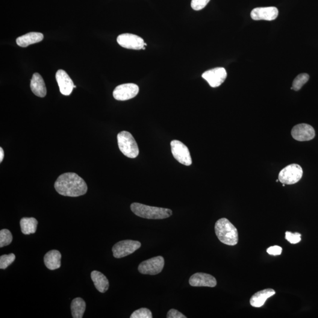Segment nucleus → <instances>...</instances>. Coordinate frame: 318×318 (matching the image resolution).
Listing matches in <instances>:
<instances>
[{
	"label": "nucleus",
	"instance_id": "f257e3e1",
	"mask_svg": "<svg viewBox=\"0 0 318 318\" xmlns=\"http://www.w3.org/2000/svg\"><path fill=\"white\" fill-rule=\"evenodd\" d=\"M54 187L61 195L69 197L84 195L88 189L86 183L75 173L62 174L55 181Z\"/></svg>",
	"mask_w": 318,
	"mask_h": 318
},
{
	"label": "nucleus",
	"instance_id": "f03ea898",
	"mask_svg": "<svg viewBox=\"0 0 318 318\" xmlns=\"http://www.w3.org/2000/svg\"><path fill=\"white\" fill-rule=\"evenodd\" d=\"M214 229L221 242L229 246H235L238 243V230L226 218L218 220L215 223Z\"/></svg>",
	"mask_w": 318,
	"mask_h": 318
},
{
	"label": "nucleus",
	"instance_id": "7ed1b4c3",
	"mask_svg": "<svg viewBox=\"0 0 318 318\" xmlns=\"http://www.w3.org/2000/svg\"><path fill=\"white\" fill-rule=\"evenodd\" d=\"M131 210L137 216L148 219H163L172 216V211L169 209L153 207L133 203L131 206Z\"/></svg>",
	"mask_w": 318,
	"mask_h": 318
},
{
	"label": "nucleus",
	"instance_id": "20e7f679",
	"mask_svg": "<svg viewBox=\"0 0 318 318\" xmlns=\"http://www.w3.org/2000/svg\"><path fill=\"white\" fill-rule=\"evenodd\" d=\"M117 142L120 151L127 157L134 159L137 157L139 149L131 133L126 131L119 132L117 135Z\"/></svg>",
	"mask_w": 318,
	"mask_h": 318
},
{
	"label": "nucleus",
	"instance_id": "39448f33",
	"mask_svg": "<svg viewBox=\"0 0 318 318\" xmlns=\"http://www.w3.org/2000/svg\"><path fill=\"white\" fill-rule=\"evenodd\" d=\"M303 170L297 164L288 165L280 172L278 179L282 184L293 185L298 182L302 178Z\"/></svg>",
	"mask_w": 318,
	"mask_h": 318
},
{
	"label": "nucleus",
	"instance_id": "423d86ee",
	"mask_svg": "<svg viewBox=\"0 0 318 318\" xmlns=\"http://www.w3.org/2000/svg\"><path fill=\"white\" fill-rule=\"evenodd\" d=\"M164 266V258L159 256L141 262L138 267V270L144 275H155L161 272Z\"/></svg>",
	"mask_w": 318,
	"mask_h": 318
},
{
	"label": "nucleus",
	"instance_id": "0eeeda50",
	"mask_svg": "<svg viewBox=\"0 0 318 318\" xmlns=\"http://www.w3.org/2000/svg\"><path fill=\"white\" fill-rule=\"evenodd\" d=\"M140 247V241L132 240H122L114 244L112 248V252L114 258H122L132 254Z\"/></svg>",
	"mask_w": 318,
	"mask_h": 318
},
{
	"label": "nucleus",
	"instance_id": "6e6552de",
	"mask_svg": "<svg viewBox=\"0 0 318 318\" xmlns=\"http://www.w3.org/2000/svg\"><path fill=\"white\" fill-rule=\"evenodd\" d=\"M170 146L173 157L179 163L185 166H190L192 163L189 150L184 143L175 140L171 141Z\"/></svg>",
	"mask_w": 318,
	"mask_h": 318
},
{
	"label": "nucleus",
	"instance_id": "1a4fd4ad",
	"mask_svg": "<svg viewBox=\"0 0 318 318\" xmlns=\"http://www.w3.org/2000/svg\"><path fill=\"white\" fill-rule=\"evenodd\" d=\"M139 91L138 85L127 83L118 85L113 91L114 98L119 101H125L134 98Z\"/></svg>",
	"mask_w": 318,
	"mask_h": 318
},
{
	"label": "nucleus",
	"instance_id": "9d476101",
	"mask_svg": "<svg viewBox=\"0 0 318 318\" xmlns=\"http://www.w3.org/2000/svg\"><path fill=\"white\" fill-rule=\"evenodd\" d=\"M202 78L208 81L211 87H217L225 81L227 78L226 70L223 67L214 68L203 73Z\"/></svg>",
	"mask_w": 318,
	"mask_h": 318
},
{
	"label": "nucleus",
	"instance_id": "9b49d317",
	"mask_svg": "<svg viewBox=\"0 0 318 318\" xmlns=\"http://www.w3.org/2000/svg\"><path fill=\"white\" fill-rule=\"evenodd\" d=\"M118 44L124 48L132 50H141L144 47L142 38L137 35L125 33L120 34L117 38Z\"/></svg>",
	"mask_w": 318,
	"mask_h": 318
},
{
	"label": "nucleus",
	"instance_id": "f8f14e48",
	"mask_svg": "<svg viewBox=\"0 0 318 318\" xmlns=\"http://www.w3.org/2000/svg\"><path fill=\"white\" fill-rule=\"evenodd\" d=\"M292 136L294 140L306 141L313 139L315 131L313 127L306 123L299 124L294 126L291 131Z\"/></svg>",
	"mask_w": 318,
	"mask_h": 318
},
{
	"label": "nucleus",
	"instance_id": "ddd939ff",
	"mask_svg": "<svg viewBox=\"0 0 318 318\" xmlns=\"http://www.w3.org/2000/svg\"><path fill=\"white\" fill-rule=\"evenodd\" d=\"M189 284L194 287H216L217 281L214 276L205 273H196L191 276L189 279Z\"/></svg>",
	"mask_w": 318,
	"mask_h": 318
},
{
	"label": "nucleus",
	"instance_id": "4468645a",
	"mask_svg": "<svg viewBox=\"0 0 318 318\" xmlns=\"http://www.w3.org/2000/svg\"><path fill=\"white\" fill-rule=\"evenodd\" d=\"M279 11L275 7H258L253 9L250 16L254 20L272 21L278 17Z\"/></svg>",
	"mask_w": 318,
	"mask_h": 318
},
{
	"label": "nucleus",
	"instance_id": "2eb2a0df",
	"mask_svg": "<svg viewBox=\"0 0 318 318\" xmlns=\"http://www.w3.org/2000/svg\"><path fill=\"white\" fill-rule=\"evenodd\" d=\"M55 79L61 93L64 96H69L75 84L67 73L63 70H58L55 74Z\"/></svg>",
	"mask_w": 318,
	"mask_h": 318
},
{
	"label": "nucleus",
	"instance_id": "dca6fc26",
	"mask_svg": "<svg viewBox=\"0 0 318 318\" xmlns=\"http://www.w3.org/2000/svg\"><path fill=\"white\" fill-rule=\"evenodd\" d=\"M276 293L275 291L272 289H266V290L258 292L251 297L250 303L253 307L261 308L264 306L265 302L268 298L272 296Z\"/></svg>",
	"mask_w": 318,
	"mask_h": 318
},
{
	"label": "nucleus",
	"instance_id": "f3484780",
	"mask_svg": "<svg viewBox=\"0 0 318 318\" xmlns=\"http://www.w3.org/2000/svg\"><path fill=\"white\" fill-rule=\"evenodd\" d=\"M30 87L32 93L35 96L40 97H44L46 96L47 89L45 82L40 74L35 73L32 75Z\"/></svg>",
	"mask_w": 318,
	"mask_h": 318
},
{
	"label": "nucleus",
	"instance_id": "a211bd4d",
	"mask_svg": "<svg viewBox=\"0 0 318 318\" xmlns=\"http://www.w3.org/2000/svg\"><path fill=\"white\" fill-rule=\"evenodd\" d=\"M61 255L57 250H52L47 252L44 258V264L50 270L59 269L61 266Z\"/></svg>",
	"mask_w": 318,
	"mask_h": 318
},
{
	"label": "nucleus",
	"instance_id": "6ab92c4d",
	"mask_svg": "<svg viewBox=\"0 0 318 318\" xmlns=\"http://www.w3.org/2000/svg\"><path fill=\"white\" fill-rule=\"evenodd\" d=\"M43 38L44 35L41 32H31L18 37L16 43L20 47H26L31 44L40 42Z\"/></svg>",
	"mask_w": 318,
	"mask_h": 318
},
{
	"label": "nucleus",
	"instance_id": "aec40b11",
	"mask_svg": "<svg viewBox=\"0 0 318 318\" xmlns=\"http://www.w3.org/2000/svg\"><path fill=\"white\" fill-rule=\"evenodd\" d=\"M91 278L97 290L100 292L105 293L108 290L109 282L106 277L101 272L94 270L91 273Z\"/></svg>",
	"mask_w": 318,
	"mask_h": 318
},
{
	"label": "nucleus",
	"instance_id": "412c9836",
	"mask_svg": "<svg viewBox=\"0 0 318 318\" xmlns=\"http://www.w3.org/2000/svg\"><path fill=\"white\" fill-rule=\"evenodd\" d=\"M38 221L34 217H23L20 220L21 230L23 234H33L37 231Z\"/></svg>",
	"mask_w": 318,
	"mask_h": 318
},
{
	"label": "nucleus",
	"instance_id": "4be33fe9",
	"mask_svg": "<svg viewBox=\"0 0 318 318\" xmlns=\"http://www.w3.org/2000/svg\"><path fill=\"white\" fill-rule=\"evenodd\" d=\"M86 308L84 300L80 297H77L73 300L71 303V311H72L73 318H81Z\"/></svg>",
	"mask_w": 318,
	"mask_h": 318
},
{
	"label": "nucleus",
	"instance_id": "5701e85b",
	"mask_svg": "<svg viewBox=\"0 0 318 318\" xmlns=\"http://www.w3.org/2000/svg\"><path fill=\"white\" fill-rule=\"evenodd\" d=\"M309 79V76L308 74H300V75L294 79L292 83V87H291V89H293L294 91H299L301 89L303 85H305L308 81Z\"/></svg>",
	"mask_w": 318,
	"mask_h": 318
},
{
	"label": "nucleus",
	"instance_id": "b1692460",
	"mask_svg": "<svg viewBox=\"0 0 318 318\" xmlns=\"http://www.w3.org/2000/svg\"><path fill=\"white\" fill-rule=\"evenodd\" d=\"M13 240V236L8 229H2L0 231V247L8 246Z\"/></svg>",
	"mask_w": 318,
	"mask_h": 318
},
{
	"label": "nucleus",
	"instance_id": "393cba45",
	"mask_svg": "<svg viewBox=\"0 0 318 318\" xmlns=\"http://www.w3.org/2000/svg\"><path fill=\"white\" fill-rule=\"evenodd\" d=\"M15 259H16V256L13 253L1 256V257H0V269H6L13 263Z\"/></svg>",
	"mask_w": 318,
	"mask_h": 318
},
{
	"label": "nucleus",
	"instance_id": "a878e982",
	"mask_svg": "<svg viewBox=\"0 0 318 318\" xmlns=\"http://www.w3.org/2000/svg\"><path fill=\"white\" fill-rule=\"evenodd\" d=\"M152 312L147 308H140L132 312L131 318H152Z\"/></svg>",
	"mask_w": 318,
	"mask_h": 318
},
{
	"label": "nucleus",
	"instance_id": "bb28decb",
	"mask_svg": "<svg viewBox=\"0 0 318 318\" xmlns=\"http://www.w3.org/2000/svg\"><path fill=\"white\" fill-rule=\"evenodd\" d=\"M285 238L292 244H296L301 240V235L297 232L293 234L287 231L285 232Z\"/></svg>",
	"mask_w": 318,
	"mask_h": 318
},
{
	"label": "nucleus",
	"instance_id": "cd10ccee",
	"mask_svg": "<svg viewBox=\"0 0 318 318\" xmlns=\"http://www.w3.org/2000/svg\"><path fill=\"white\" fill-rule=\"evenodd\" d=\"M210 0H191V7L194 10L199 11L208 5Z\"/></svg>",
	"mask_w": 318,
	"mask_h": 318
},
{
	"label": "nucleus",
	"instance_id": "c85d7f7f",
	"mask_svg": "<svg viewBox=\"0 0 318 318\" xmlns=\"http://www.w3.org/2000/svg\"><path fill=\"white\" fill-rule=\"evenodd\" d=\"M266 251L270 255H280L282 252V248L281 246H273L267 248Z\"/></svg>",
	"mask_w": 318,
	"mask_h": 318
},
{
	"label": "nucleus",
	"instance_id": "c756f323",
	"mask_svg": "<svg viewBox=\"0 0 318 318\" xmlns=\"http://www.w3.org/2000/svg\"><path fill=\"white\" fill-rule=\"evenodd\" d=\"M167 318H186L184 314H182L176 309H172L168 312L167 315Z\"/></svg>",
	"mask_w": 318,
	"mask_h": 318
},
{
	"label": "nucleus",
	"instance_id": "7c9ffc66",
	"mask_svg": "<svg viewBox=\"0 0 318 318\" xmlns=\"http://www.w3.org/2000/svg\"><path fill=\"white\" fill-rule=\"evenodd\" d=\"M4 157V150H3L2 147H1V148H0V162H1V163Z\"/></svg>",
	"mask_w": 318,
	"mask_h": 318
},
{
	"label": "nucleus",
	"instance_id": "2f4dec72",
	"mask_svg": "<svg viewBox=\"0 0 318 318\" xmlns=\"http://www.w3.org/2000/svg\"><path fill=\"white\" fill-rule=\"evenodd\" d=\"M279 179H277L276 181V182H279Z\"/></svg>",
	"mask_w": 318,
	"mask_h": 318
},
{
	"label": "nucleus",
	"instance_id": "473e14b6",
	"mask_svg": "<svg viewBox=\"0 0 318 318\" xmlns=\"http://www.w3.org/2000/svg\"><path fill=\"white\" fill-rule=\"evenodd\" d=\"M74 88H76V85H75V86H74Z\"/></svg>",
	"mask_w": 318,
	"mask_h": 318
}]
</instances>
